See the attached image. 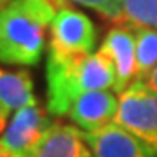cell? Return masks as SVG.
Wrapping results in <instances>:
<instances>
[{"mask_svg":"<svg viewBox=\"0 0 157 157\" xmlns=\"http://www.w3.org/2000/svg\"><path fill=\"white\" fill-rule=\"evenodd\" d=\"M47 112L54 117L68 115L80 96L93 91L112 89L115 72L100 51L86 56H58L47 52Z\"/></svg>","mask_w":157,"mask_h":157,"instance_id":"6da1fadb","label":"cell"},{"mask_svg":"<svg viewBox=\"0 0 157 157\" xmlns=\"http://www.w3.org/2000/svg\"><path fill=\"white\" fill-rule=\"evenodd\" d=\"M59 11L49 0H12L0 9V63L33 67L45 47V30Z\"/></svg>","mask_w":157,"mask_h":157,"instance_id":"7a4b0ae2","label":"cell"},{"mask_svg":"<svg viewBox=\"0 0 157 157\" xmlns=\"http://www.w3.org/2000/svg\"><path fill=\"white\" fill-rule=\"evenodd\" d=\"M115 122L157 148V91L148 82L135 80L119 94Z\"/></svg>","mask_w":157,"mask_h":157,"instance_id":"3957f363","label":"cell"},{"mask_svg":"<svg viewBox=\"0 0 157 157\" xmlns=\"http://www.w3.org/2000/svg\"><path fill=\"white\" fill-rule=\"evenodd\" d=\"M47 52L58 56H86L94 52L96 30L84 12L63 7L56 12L49 26Z\"/></svg>","mask_w":157,"mask_h":157,"instance_id":"277c9868","label":"cell"},{"mask_svg":"<svg viewBox=\"0 0 157 157\" xmlns=\"http://www.w3.org/2000/svg\"><path fill=\"white\" fill-rule=\"evenodd\" d=\"M52 124L39 103L17 110L0 133V154L7 157H32Z\"/></svg>","mask_w":157,"mask_h":157,"instance_id":"5b68a950","label":"cell"},{"mask_svg":"<svg viewBox=\"0 0 157 157\" xmlns=\"http://www.w3.org/2000/svg\"><path fill=\"white\" fill-rule=\"evenodd\" d=\"M108 58L115 72L113 93H124L136 80V35L135 28L117 25L113 26L98 49Z\"/></svg>","mask_w":157,"mask_h":157,"instance_id":"8992f818","label":"cell"},{"mask_svg":"<svg viewBox=\"0 0 157 157\" xmlns=\"http://www.w3.org/2000/svg\"><path fill=\"white\" fill-rule=\"evenodd\" d=\"M94 157H157V148L140 140L117 122L107 128L84 133Z\"/></svg>","mask_w":157,"mask_h":157,"instance_id":"52a82bcc","label":"cell"},{"mask_svg":"<svg viewBox=\"0 0 157 157\" xmlns=\"http://www.w3.org/2000/svg\"><path fill=\"white\" fill-rule=\"evenodd\" d=\"M119 94L112 89L93 91L80 96L72 105L67 117L84 133H94L115 122Z\"/></svg>","mask_w":157,"mask_h":157,"instance_id":"ba28073f","label":"cell"},{"mask_svg":"<svg viewBox=\"0 0 157 157\" xmlns=\"http://www.w3.org/2000/svg\"><path fill=\"white\" fill-rule=\"evenodd\" d=\"M35 103L37 98L33 94V80L28 70L0 68V133L7 128L17 110Z\"/></svg>","mask_w":157,"mask_h":157,"instance_id":"9c48e42d","label":"cell"},{"mask_svg":"<svg viewBox=\"0 0 157 157\" xmlns=\"http://www.w3.org/2000/svg\"><path fill=\"white\" fill-rule=\"evenodd\" d=\"M32 157H94L84 131L77 126L54 122Z\"/></svg>","mask_w":157,"mask_h":157,"instance_id":"30bf717a","label":"cell"},{"mask_svg":"<svg viewBox=\"0 0 157 157\" xmlns=\"http://www.w3.org/2000/svg\"><path fill=\"white\" fill-rule=\"evenodd\" d=\"M136 80L147 82L157 67V30L136 28Z\"/></svg>","mask_w":157,"mask_h":157,"instance_id":"8fae6325","label":"cell"},{"mask_svg":"<svg viewBox=\"0 0 157 157\" xmlns=\"http://www.w3.org/2000/svg\"><path fill=\"white\" fill-rule=\"evenodd\" d=\"M119 25L135 30H157V0H122V16Z\"/></svg>","mask_w":157,"mask_h":157,"instance_id":"7c38bea8","label":"cell"},{"mask_svg":"<svg viewBox=\"0 0 157 157\" xmlns=\"http://www.w3.org/2000/svg\"><path fill=\"white\" fill-rule=\"evenodd\" d=\"M68 2H75L84 7H89L93 11L100 12L101 16L113 23H121L122 16V0H68Z\"/></svg>","mask_w":157,"mask_h":157,"instance_id":"4fadbf2b","label":"cell"},{"mask_svg":"<svg viewBox=\"0 0 157 157\" xmlns=\"http://www.w3.org/2000/svg\"><path fill=\"white\" fill-rule=\"evenodd\" d=\"M147 82H148V84H150L152 87L157 91V67H155V70L152 72V75L148 77V80H147Z\"/></svg>","mask_w":157,"mask_h":157,"instance_id":"5bb4252c","label":"cell"},{"mask_svg":"<svg viewBox=\"0 0 157 157\" xmlns=\"http://www.w3.org/2000/svg\"><path fill=\"white\" fill-rule=\"evenodd\" d=\"M49 2H52V4H54V6L58 7V9H63V7H68V4H70L68 0H49Z\"/></svg>","mask_w":157,"mask_h":157,"instance_id":"9a60e30c","label":"cell"},{"mask_svg":"<svg viewBox=\"0 0 157 157\" xmlns=\"http://www.w3.org/2000/svg\"><path fill=\"white\" fill-rule=\"evenodd\" d=\"M12 0H0V9H4V7L7 6V4H11Z\"/></svg>","mask_w":157,"mask_h":157,"instance_id":"2e32d148","label":"cell"},{"mask_svg":"<svg viewBox=\"0 0 157 157\" xmlns=\"http://www.w3.org/2000/svg\"><path fill=\"white\" fill-rule=\"evenodd\" d=\"M0 157H7V155H4V154H0Z\"/></svg>","mask_w":157,"mask_h":157,"instance_id":"e0dca14e","label":"cell"}]
</instances>
